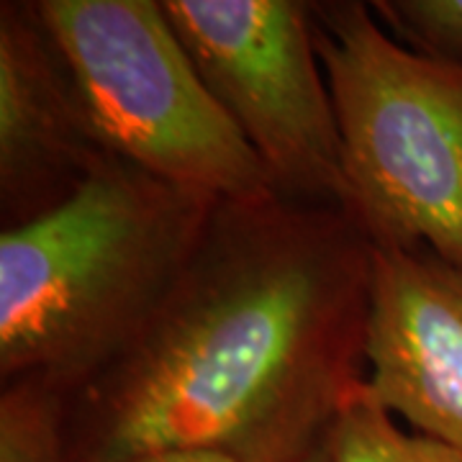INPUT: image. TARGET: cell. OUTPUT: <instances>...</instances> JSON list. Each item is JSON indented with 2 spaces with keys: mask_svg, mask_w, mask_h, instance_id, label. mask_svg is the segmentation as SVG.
I'll list each match as a JSON object with an SVG mask.
<instances>
[{
  "mask_svg": "<svg viewBox=\"0 0 462 462\" xmlns=\"http://www.w3.org/2000/svg\"><path fill=\"white\" fill-rule=\"evenodd\" d=\"M373 245L334 206L218 200L165 303L67 398V462H300L365 385Z\"/></svg>",
  "mask_w": 462,
  "mask_h": 462,
  "instance_id": "cell-1",
  "label": "cell"
},
{
  "mask_svg": "<svg viewBox=\"0 0 462 462\" xmlns=\"http://www.w3.org/2000/svg\"><path fill=\"white\" fill-rule=\"evenodd\" d=\"M218 200L103 152L57 208L0 231V383L67 398L165 303Z\"/></svg>",
  "mask_w": 462,
  "mask_h": 462,
  "instance_id": "cell-2",
  "label": "cell"
},
{
  "mask_svg": "<svg viewBox=\"0 0 462 462\" xmlns=\"http://www.w3.org/2000/svg\"><path fill=\"white\" fill-rule=\"evenodd\" d=\"M314 39L345 214L373 247H424L462 270V65L403 47L363 0L314 3Z\"/></svg>",
  "mask_w": 462,
  "mask_h": 462,
  "instance_id": "cell-3",
  "label": "cell"
},
{
  "mask_svg": "<svg viewBox=\"0 0 462 462\" xmlns=\"http://www.w3.org/2000/svg\"><path fill=\"white\" fill-rule=\"evenodd\" d=\"M103 152L214 200L275 193L157 0H36Z\"/></svg>",
  "mask_w": 462,
  "mask_h": 462,
  "instance_id": "cell-4",
  "label": "cell"
},
{
  "mask_svg": "<svg viewBox=\"0 0 462 462\" xmlns=\"http://www.w3.org/2000/svg\"><path fill=\"white\" fill-rule=\"evenodd\" d=\"M200 80L278 193L345 211L342 139L306 0H162Z\"/></svg>",
  "mask_w": 462,
  "mask_h": 462,
  "instance_id": "cell-5",
  "label": "cell"
},
{
  "mask_svg": "<svg viewBox=\"0 0 462 462\" xmlns=\"http://www.w3.org/2000/svg\"><path fill=\"white\" fill-rule=\"evenodd\" d=\"M365 391L462 452V270L430 249L373 247Z\"/></svg>",
  "mask_w": 462,
  "mask_h": 462,
  "instance_id": "cell-6",
  "label": "cell"
},
{
  "mask_svg": "<svg viewBox=\"0 0 462 462\" xmlns=\"http://www.w3.org/2000/svg\"><path fill=\"white\" fill-rule=\"evenodd\" d=\"M103 149L36 0L0 3V226L65 203Z\"/></svg>",
  "mask_w": 462,
  "mask_h": 462,
  "instance_id": "cell-7",
  "label": "cell"
},
{
  "mask_svg": "<svg viewBox=\"0 0 462 462\" xmlns=\"http://www.w3.org/2000/svg\"><path fill=\"white\" fill-rule=\"evenodd\" d=\"M327 447L329 462H462L457 449L401 430L396 416L367 396L365 385L331 421Z\"/></svg>",
  "mask_w": 462,
  "mask_h": 462,
  "instance_id": "cell-8",
  "label": "cell"
},
{
  "mask_svg": "<svg viewBox=\"0 0 462 462\" xmlns=\"http://www.w3.org/2000/svg\"><path fill=\"white\" fill-rule=\"evenodd\" d=\"M67 396L42 380H16L0 393V462H67Z\"/></svg>",
  "mask_w": 462,
  "mask_h": 462,
  "instance_id": "cell-9",
  "label": "cell"
},
{
  "mask_svg": "<svg viewBox=\"0 0 462 462\" xmlns=\"http://www.w3.org/2000/svg\"><path fill=\"white\" fill-rule=\"evenodd\" d=\"M370 5L403 47L462 65V0H375Z\"/></svg>",
  "mask_w": 462,
  "mask_h": 462,
  "instance_id": "cell-10",
  "label": "cell"
},
{
  "mask_svg": "<svg viewBox=\"0 0 462 462\" xmlns=\"http://www.w3.org/2000/svg\"><path fill=\"white\" fill-rule=\"evenodd\" d=\"M129 462H236L218 455V452H157V455H147V457H136Z\"/></svg>",
  "mask_w": 462,
  "mask_h": 462,
  "instance_id": "cell-11",
  "label": "cell"
},
{
  "mask_svg": "<svg viewBox=\"0 0 462 462\" xmlns=\"http://www.w3.org/2000/svg\"><path fill=\"white\" fill-rule=\"evenodd\" d=\"M300 462H329V447H327V437L321 439V445L316 447L314 452H311L306 460H300Z\"/></svg>",
  "mask_w": 462,
  "mask_h": 462,
  "instance_id": "cell-12",
  "label": "cell"
}]
</instances>
